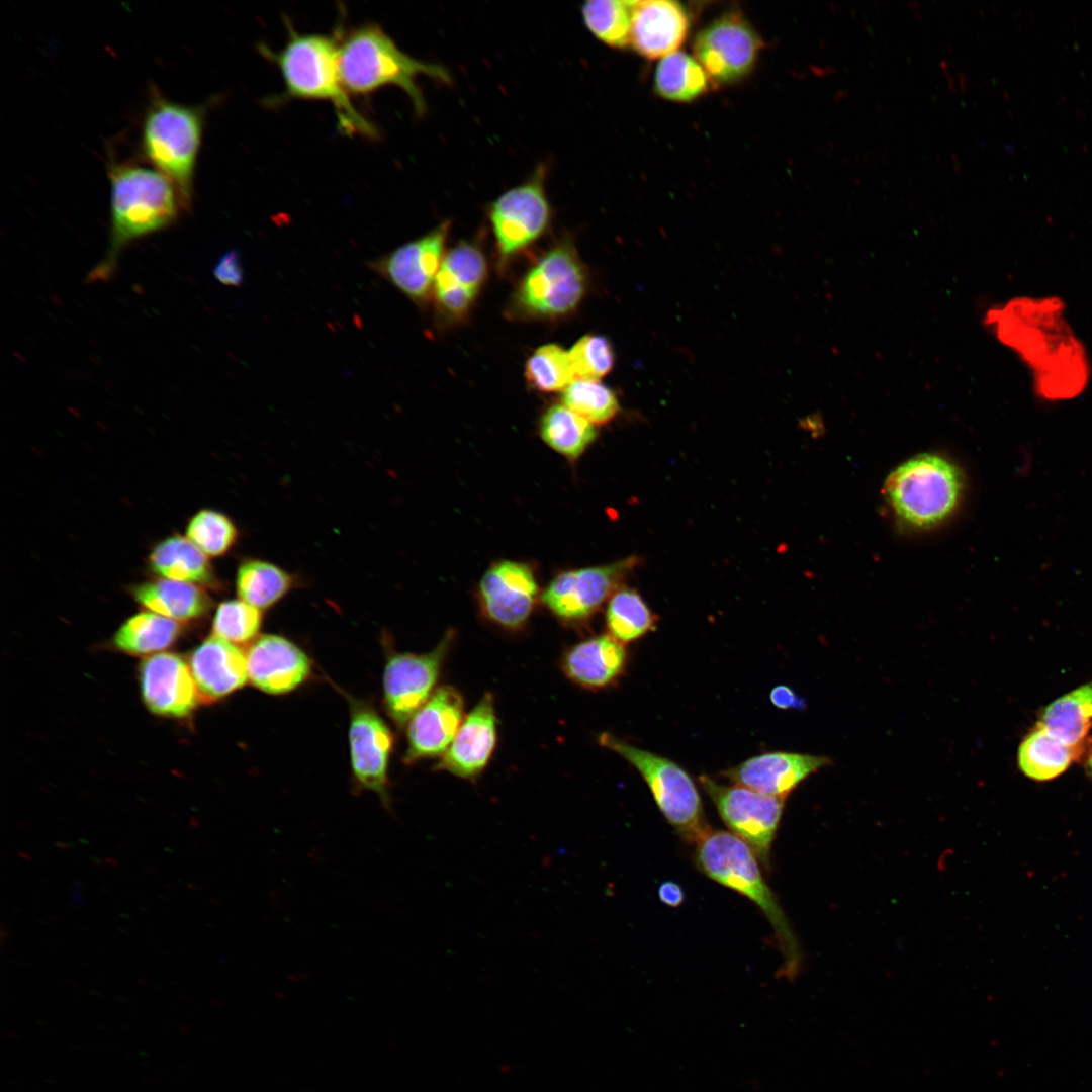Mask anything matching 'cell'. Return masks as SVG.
Returning a JSON list of instances; mask_svg holds the SVG:
<instances>
[{
  "label": "cell",
  "mask_w": 1092,
  "mask_h": 1092,
  "mask_svg": "<svg viewBox=\"0 0 1092 1092\" xmlns=\"http://www.w3.org/2000/svg\"><path fill=\"white\" fill-rule=\"evenodd\" d=\"M830 763L825 756L774 751L750 757L721 775L735 785L786 799L807 777Z\"/></svg>",
  "instance_id": "obj_19"
},
{
  "label": "cell",
  "mask_w": 1092,
  "mask_h": 1092,
  "mask_svg": "<svg viewBox=\"0 0 1092 1092\" xmlns=\"http://www.w3.org/2000/svg\"><path fill=\"white\" fill-rule=\"evenodd\" d=\"M538 596L532 569L525 563L503 560L489 567L479 582L483 615L507 630H519L530 618Z\"/></svg>",
  "instance_id": "obj_16"
},
{
  "label": "cell",
  "mask_w": 1092,
  "mask_h": 1092,
  "mask_svg": "<svg viewBox=\"0 0 1092 1092\" xmlns=\"http://www.w3.org/2000/svg\"><path fill=\"white\" fill-rule=\"evenodd\" d=\"M627 651L622 642L603 634L571 647L562 659L566 676L587 689H602L615 682L624 672Z\"/></svg>",
  "instance_id": "obj_25"
},
{
  "label": "cell",
  "mask_w": 1092,
  "mask_h": 1092,
  "mask_svg": "<svg viewBox=\"0 0 1092 1092\" xmlns=\"http://www.w3.org/2000/svg\"><path fill=\"white\" fill-rule=\"evenodd\" d=\"M496 736L493 696L486 693L464 718L436 768L461 779L476 780L493 753Z\"/></svg>",
  "instance_id": "obj_20"
},
{
  "label": "cell",
  "mask_w": 1092,
  "mask_h": 1092,
  "mask_svg": "<svg viewBox=\"0 0 1092 1092\" xmlns=\"http://www.w3.org/2000/svg\"><path fill=\"white\" fill-rule=\"evenodd\" d=\"M771 703L779 709H804L806 702L799 697L790 687L785 685L776 686L769 694Z\"/></svg>",
  "instance_id": "obj_42"
},
{
  "label": "cell",
  "mask_w": 1092,
  "mask_h": 1092,
  "mask_svg": "<svg viewBox=\"0 0 1092 1092\" xmlns=\"http://www.w3.org/2000/svg\"><path fill=\"white\" fill-rule=\"evenodd\" d=\"M186 537L208 558L225 555L236 544L239 531L225 514L203 509L188 522Z\"/></svg>",
  "instance_id": "obj_37"
},
{
  "label": "cell",
  "mask_w": 1092,
  "mask_h": 1092,
  "mask_svg": "<svg viewBox=\"0 0 1092 1092\" xmlns=\"http://www.w3.org/2000/svg\"><path fill=\"white\" fill-rule=\"evenodd\" d=\"M110 234L106 252L87 281L106 282L115 273L123 250L133 241L164 230L189 211L177 188L162 173L132 164H112Z\"/></svg>",
  "instance_id": "obj_1"
},
{
  "label": "cell",
  "mask_w": 1092,
  "mask_h": 1092,
  "mask_svg": "<svg viewBox=\"0 0 1092 1092\" xmlns=\"http://www.w3.org/2000/svg\"><path fill=\"white\" fill-rule=\"evenodd\" d=\"M568 353L576 379L598 380L612 370L615 362L611 343L600 335L583 336Z\"/></svg>",
  "instance_id": "obj_40"
},
{
  "label": "cell",
  "mask_w": 1092,
  "mask_h": 1092,
  "mask_svg": "<svg viewBox=\"0 0 1092 1092\" xmlns=\"http://www.w3.org/2000/svg\"><path fill=\"white\" fill-rule=\"evenodd\" d=\"M452 641L450 632L430 652L396 653L388 658L383 673L384 702L389 716L398 725L407 724L435 692Z\"/></svg>",
  "instance_id": "obj_13"
},
{
  "label": "cell",
  "mask_w": 1092,
  "mask_h": 1092,
  "mask_svg": "<svg viewBox=\"0 0 1092 1092\" xmlns=\"http://www.w3.org/2000/svg\"><path fill=\"white\" fill-rule=\"evenodd\" d=\"M199 697L210 702L243 687L248 679L246 654L234 643L211 635L190 657Z\"/></svg>",
  "instance_id": "obj_24"
},
{
  "label": "cell",
  "mask_w": 1092,
  "mask_h": 1092,
  "mask_svg": "<svg viewBox=\"0 0 1092 1092\" xmlns=\"http://www.w3.org/2000/svg\"><path fill=\"white\" fill-rule=\"evenodd\" d=\"M543 441L568 459H577L593 443L597 432L592 423L564 404L550 406L540 421Z\"/></svg>",
  "instance_id": "obj_32"
},
{
  "label": "cell",
  "mask_w": 1092,
  "mask_h": 1092,
  "mask_svg": "<svg viewBox=\"0 0 1092 1092\" xmlns=\"http://www.w3.org/2000/svg\"><path fill=\"white\" fill-rule=\"evenodd\" d=\"M1088 768H1089V771H1090V774H1091V776H1092V756H1091V757L1089 758V761H1088Z\"/></svg>",
  "instance_id": "obj_47"
},
{
  "label": "cell",
  "mask_w": 1092,
  "mask_h": 1092,
  "mask_svg": "<svg viewBox=\"0 0 1092 1092\" xmlns=\"http://www.w3.org/2000/svg\"><path fill=\"white\" fill-rule=\"evenodd\" d=\"M1038 723L1066 744L1085 747V738L1092 727V682L1051 703Z\"/></svg>",
  "instance_id": "obj_29"
},
{
  "label": "cell",
  "mask_w": 1092,
  "mask_h": 1092,
  "mask_svg": "<svg viewBox=\"0 0 1092 1092\" xmlns=\"http://www.w3.org/2000/svg\"><path fill=\"white\" fill-rule=\"evenodd\" d=\"M449 221L374 260L370 267L414 302L428 301L444 258Z\"/></svg>",
  "instance_id": "obj_15"
},
{
  "label": "cell",
  "mask_w": 1092,
  "mask_h": 1092,
  "mask_svg": "<svg viewBox=\"0 0 1092 1092\" xmlns=\"http://www.w3.org/2000/svg\"><path fill=\"white\" fill-rule=\"evenodd\" d=\"M547 167L540 164L523 183L499 195L489 207L500 257H508L536 241L548 228L551 217L545 181Z\"/></svg>",
  "instance_id": "obj_10"
},
{
  "label": "cell",
  "mask_w": 1092,
  "mask_h": 1092,
  "mask_svg": "<svg viewBox=\"0 0 1092 1092\" xmlns=\"http://www.w3.org/2000/svg\"><path fill=\"white\" fill-rule=\"evenodd\" d=\"M18 855H19V856H20L21 858L25 859V860H32V857H31V856H30L29 854L25 853V852H21V851H19V852H18Z\"/></svg>",
  "instance_id": "obj_45"
},
{
  "label": "cell",
  "mask_w": 1092,
  "mask_h": 1092,
  "mask_svg": "<svg viewBox=\"0 0 1092 1092\" xmlns=\"http://www.w3.org/2000/svg\"><path fill=\"white\" fill-rule=\"evenodd\" d=\"M699 783L714 803L721 819L768 869L785 800L733 784L721 785L707 775Z\"/></svg>",
  "instance_id": "obj_9"
},
{
  "label": "cell",
  "mask_w": 1092,
  "mask_h": 1092,
  "mask_svg": "<svg viewBox=\"0 0 1092 1092\" xmlns=\"http://www.w3.org/2000/svg\"><path fill=\"white\" fill-rule=\"evenodd\" d=\"M105 861L108 862V863L114 864V866H118V861L115 860V859H112L111 857H105Z\"/></svg>",
  "instance_id": "obj_46"
},
{
  "label": "cell",
  "mask_w": 1092,
  "mask_h": 1092,
  "mask_svg": "<svg viewBox=\"0 0 1092 1092\" xmlns=\"http://www.w3.org/2000/svg\"><path fill=\"white\" fill-rule=\"evenodd\" d=\"M261 623V610L242 600H230L218 606L212 631L229 642L245 643L256 637Z\"/></svg>",
  "instance_id": "obj_39"
},
{
  "label": "cell",
  "mask_w": 1092,
  "mask_h": 1092,
  "mask_svg": "<svg viewBox=\"0 0 1092 1092\" xmlns=\"http://www.w3.org/2000/svg\"><path fill=\"white\" fill-rule=\"evenodd\" d=\"M204 117L202 106L180 104L153 91L141 127L142 154L174 184L189 210Z\"/></svg>",
  "instance_id": "obj_5"
},
{
  "label": "cell",
  "mask_w": 1092,
  "mask_h": 1092,
  "mask_svg": "<svg viewBox=\"0 0 1092 1092\" xmlns=\"http://www.w3.org/2000/svg\"><path fill=\"white\" fill-rule=\"evenodd\" d=\"M486 261L474 244L460 243L445 254L435 279L437 307L452 318L466 315L486 277Z\"/></svg>",
  "instance_id": "obj_22"
},
{
  "label": "cell",
  "mask_w": 1092,
  "mask_h": 1092,
  "mask_svg": "<svg viewBox=\"0 0 1092 1092\" xmlns=\"http://www.w3.org/2000/svg\"><path fill=\"white\" fill-rule=\"evenodd\" d=\"M215 279L226 286L237 287L243 283L244 271L240 253L236 250L225 252L213 268Z\"/></svg>",
  "instance_id": "obj_41"
},
{
  "label": "cell",
  "mask_w": 1092,
  "mask_h": 1092,
  "mask_svg": "<svg viewBox=\"0 0 1092 1092\" xmlns=\"http://www.w3.org/2000/svg\"><path fill=\"white\" fill-rule=\"evenodd\" d=\"M658 897L664 905L675 908L682 904L685 893L677 883L665 881L658 888Z\"/></svg>",
  "instance_id": "obj_43"
},
{
  "label": "cell",
  "mask_w": 1092,
  "mask_h": 1092,
  "mask_svg": "<svg viewBox=\"0 0 1092 1092\" xmlns=\"http://www.w3.org/2000/svg\"><path fill=\"white\" fill-rule=\"evenodd\" d=\"M293 575L263 559L243 560L236 572V590L240 600L264 610L279 602L292 588Z\"/></svg>",
  "instance_id": "obj_30"
},
{
  "label": "cell",
  "mask_w": 1092,
  "mask_h": 1092,
  "mask_svg": "<svg viewBox=\"0 0 1092 1092\" xmlns=\"http://www.w3.org/2000/svg\"><path fill=\"white\" fill-rule=\"evenodd\" d=\"M134 599L150 611L175 621H187L203 616L210 599L197 584L159 579L136 585Z\"/></svg>",
  "instance_id": "obj_27"
},
{
  "label": "cell",
  "mask_w": 1092,
  "mask_h": 1092,
  "mask_svg": "<svg viewBox=\"0 0 1092 1092\" xmlns=\"http://www.w3.org/2000/svg\"><path fill=\"white\" fill-rule=\"evenodd\" d=\"M350 712V756L356 786L376 793L383 807L390 810L388 762L393 735L369 705L353 700Z\"/></svg>",
  "instance_id": "obj_14"
},
{
  "label": "cell",
  "mask_w": 1092,
  "mask_h": 1092,
  "mask_svg": "<svg viewBox=\"0 0 1092 1092\" xmlns=\"http://www.w3.org/2000/svg\"><path fill=\"white\" fill-rule=\"evenodd\" d=\"M56 846H58L59 848H64V847L66 848V847H67V845H66V844H64V843H61V842H57V843H56Z\"/></svg>",
  "instance_id": "obj_48"
},
{
  "label": "cell",
  "mask_w": 1092,
  "mask_h": 1092,
  "mask_svg": "<svg viewBox=\"0 0 1092 1092\" xmlns=\"http://www.w3.org/2000/svg\"><path fill=\"white\" fill-rule=\"evenodd\" d=\"M248 678L259 690L271 694L288 693L301 685L310 672L306 654L284 637H258L246 653Z\"/></svg>",
  "instance_id": "obj_21"
},
{
  "label": "cell",
  "mask_w": 1092,
  "mask_h": 1092,
  "mask_svg": "<svg viewBox=\"0 0 1092 1092\" xmlns=\"http://www.w3.org/2000/svg\"><path fill=\"white\" fill-rule=\"evenodd\" d=\"M73 889H74L73 894H72L73 899L75 901H77V902H82L83 901V899H82L83 898V896H82V891H83L82 890V885L80 883H78V882H75Z\"/></svg>",
  "instance_id": "obj_44"
},
{
  "label": "cell",
  "mask_w": 1092,
  "mask_h": 1092,
  "mask_svg": "<svg viewBox=\"0 0 1092 1092\" xmlns=\"http://www.w3.org/2000/svg\"><path fill=\"white\" fill-rule=\"evenodd\" d=\"M698 869L714 882L745 896L764 914L783 956L781 975L794 979L801 953L789 921L767 885L753 850L732 832L710 829L695 844Z\"/></svg>",
  "instance_id": "obj_4"
},
{
  "label": "cell",
  "mask_w": 1092,
  "mask_h": 1092,
  "mask_svg": "<svg viewBox=\"0 0 1092 1092\" xmlns=\"http://www.w3.org/2000/svg\"><path fill=\"white\" fill-rule=\"evenodd\" d=\"M177 621L152 611L127 619L114 636L115 645L134 655H146L171 645L178 633Z\"/></svg>",
  "instance_id": "obj_33"
},
{
  "label": "cell",
  "mask_w": 1092,
  "mask_h": 1092,
  "mask_svg": "<svg viewBox=\"0 0 1092 1092\" xmlns=\"http://www.w3.org/2000/svg\"><path fill=\"white\" fill-rule=\"evenodd\" d=\"M141 691L150 711L166 717H184L198 702L190 666L176 654L158 653L140 667Z\"/></svg>",
  "instance_id": "obj_18"
},
{
  "label": "cell",
  "mask_w": 1092,
  "mask_h": 1092,
  "mask_svg": "<svg viewBox=\"0 0 1092 1092\" xmlns=\"http://www.w3.org/2000/svg\"><path fill=\"white\" fill-rule=\"evenodd\" d=\"M711 82L696 58L684 52H675L662 58L655 70L656 93L671 101L695 100L709 90Z\"/></svg>",
  "instance_id": "obj_31"
},
{
  "label": "cell",
  "mask_w": 1092,
  "mask_h": 1092,
  "mask_svg": "<svg viewBox=\"0 0 1092 1092\" xmlns=\"http://www.w3.org/2000/svg\"><path fill=\"white\" fill-rule=\"evenodd\" d=\"M606 625L611 636L628 643L654 630L656 616L635 589L618 588L609 600Z\"/></svg>",
  "instance_id": "obj_34"
},
{
  "label": "cell",
  "mask_w": 1092,
  "mask_h": 1092,
  "mask_svg": "<svg viewBox=\"0 0 1092 1092\" xmlns=\"http://www.w3.org/2000/svg\"><path fill=\"white\" fill-rule=\"evenodd\" d=\"M599 742L638 770L658 809L684 840L695 844L711 829L696 784L680 765L609 733L601 734Z\"/></svg>",
  "instance_id": "obj_7"
},
{
  "label": "cell",
  "mask_w": 1092,
  "mask_h": 1092,
  "mask_svg": "<svg viewBox=\"0 0 1092 1092\" xmlns=\"http://www.w3.org/2000/svg\"><path fill=\"white\" fill-rule=\"evenodd\" d=\"M637 564L635 557L607 565L567 570L555 576L541 599L558 619L577 623L594 615Z\"/></svg>",
  "instance_id": "obj_12"
},
{
  "label": "cell",
  "mask_w": 1092,
  "mask_h": 1092,
  "mask_svg": "<svg viewBox=\"0 0 1092 1092\" xmlns=\"http://www.w3.org/2000/svg\"><path fill=\"white\" fill-rule=\"evenodd\" d=\"M525 375L543 392L565 390L576 379L569 353L556 344L539 347L527 360Z\"/></svg>",
  "instance_id": "obj_36"
},
{
  "label": "cell",
  "mask_w": 1092,
  "mask_h": 1092,
  "mask_svg": "<svg viewBox=\"0 0 1092 1092\" xmlns=\"http://www.w3.org/2000/svg\"><path fill=\"white\" fill-rule=\"evenodd\" d=\"M586 276L573 246L563 241L541 257L521 282L519 309L531 316L558 317L571 312L585 290Z\"/></svg>",
  "instance_id": "obj_8"
},
{
  "label": "cell",
  "mask_w": 1092,
  "mask_h": 1092,
  "mask_svg": "<svg viewBox=\"0 0 1092 1092\" xmlns=\"http://www.w3.org/2000/svg\"><path fill=\"white\" fill-rule=\"evenodd\" d=\"M464 702L453 687L443 686L411 718L404 760L442 756L456 736L464 718Z\"/></svg>",
  "instance_id": "obj_17"
},
{
  "label": "cell",
  "mask_w": 1092,
  "mask_h": 1092,
  "mask_svg": "<svg viewBox=\"0 0 1092 1092\" xmlns=\"http://www.w3.org/2000/svg\"><path fill=\"white\" fill-rule=\"evenodd\" d=\"M762 40L738 11L722 14L701 29L693 52L711 81L731 84L745 78L754 67Z\"/></svg>",
  "instance_id": "obj_11"
},
{
  "label": "cell",
  "mask_w": 1092,
  "mask_h": 1092,
  "mask_svg": "<svg viewBox=\"0 0 1092 1092\" xmlns=\"http://www.w3.org/2000/svg\"><path fill=\"white\" fill-rule=\"evenodd\" d=\"M340 74L350 95H368L385 86L400 88L419 115L425 112L426 102L418 78L427 76L443 83L451 82L443 66L413 58L372 23L353 28L341 38Z\"/></svg>",
  "instance_id": "obj_3"
},
{
  "label": "cell",
  "mask_w": 1092,
  "mask_h": 1092,
  "mask_svg": "<svg viewBox=\"0 0 1092 1092\" xmlns=\"http://www.w3.org/2000/svg\"><path fill=\"white\" fill-rule=\"evenodd\" d=\"M561 399L564 405L593 425L611 421L619 410L613 390L598 380L575 379L563 390Z\"/></svg>",
  "instance_id": "obj_38"
},
{
  "label": "cell",
  "mask_w": 1092,
  "mask_h": 1092,
  "mask_svg": "<svg viewBox=\"0 0 1092 1092\" xmlns=\"http://www.w3.org/2000/svg\"><path fill=\"white\" fill-rule=\"evenodd\" d=\"M635 0H590L581 7L585 26L602 42L615 49L630 44Z\"/></svg>",
  "instance_id": "obj_35"
},
{
  "label": "cell",
  "mask_w": 1092,
  "mask_h": 1092,
  "mask_svg": "<svg viewBox=\"0 0 1092 1092\" xmlns=\"http://www.w3.org/2000/svg\"><path fill=\"white\" fill-rule=\"evenodd\" d=\"M149 564L165 579L208 586L216 583L208 557L187 537L175 535L159 542L150 553Z\"/></svg>",
  "instance_id": "obj_26"
},
{
  "label": "cell",
  "mask_w": 1092,
  "mask_h": 1092,
  "mask_svg": "<svg viewBox=\"0 0 1092 1092\" xmlns=\"http://www.w3.org/2000/svg\"><path fill=\"white\" fill-rule=\"evenodd\" d=\"M1084 750L1066 744L1037 723L1019 746L1018 764L1025 776L1045 781L1065 771Z\"/></svg>",
  "instance_id": "obj_28"
},
{
  "label": "cell",
  "mask_w": 1092,
  "mask_h": 1092,
  "mask_svg": "<svg viewBox=\"0 0 1092 1092\" xmlns=\"http://www.w3.org/2000/svg\"><path fill=\"white\" fill-rule=\"evenodd\" d=\"M689 16L676 1H637L633 13L630 44L647 59L664 58L677 52L688 34Z\"/></svg>",
  "instance_id": "obj_23"
},
{
  "label": "cell",
  "mask_w": 1092,
  "mask_h": 1092,
  "mask_svg": "<svg viewBox=\"0 0 1092 1092\" xmlns=\"http://www.w3.org/2000/svg\"><path fill=\"white\" fill-rule=\"evenodd\" d=\"M279 69L284 96L325 101L333 105L339 128L348 135L377 136V128L354 106L340 74V40L323 33H300L288 25V38L279 51L260 47Z\"/></svg>",
  "instance_id": "obj_2"
},
{
  "label": "cell",
  "mask_w": 1092,
  "mask_h": 1092,
  "mask_svg": "<svg viewBox=\"0 0 1092 1092\" xmlns=\"http://www.w3.org/2000/svg\"><path fill=\"white\" fill-rule=\"evenodd\" d=\"M963 477L959 468L937 454H919L900 464L885 481L884 493L895 516L906 526L929 529L957 509Z\"/></svg>",
  "instance_id": "obj_6"
}]
</instances>
